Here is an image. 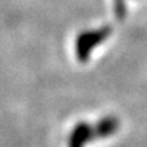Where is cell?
<instances>
[{"label":"cell","instance_id":"1","mask_svg":"<svg viewBox=\"0 0 147 147\" xmlns=\"http://www.w3.org/2000/svg\"><path fill=\"white\" fill-rule=\"evenodd\" d=\"M94 138H100L95 129L90 128L87 124H79L76 125V128L72 131L71 136H69L68 147H83L86 143L94 139Z\"/></svg>","mask_w":147,"mask_h":147}]
</instances>
